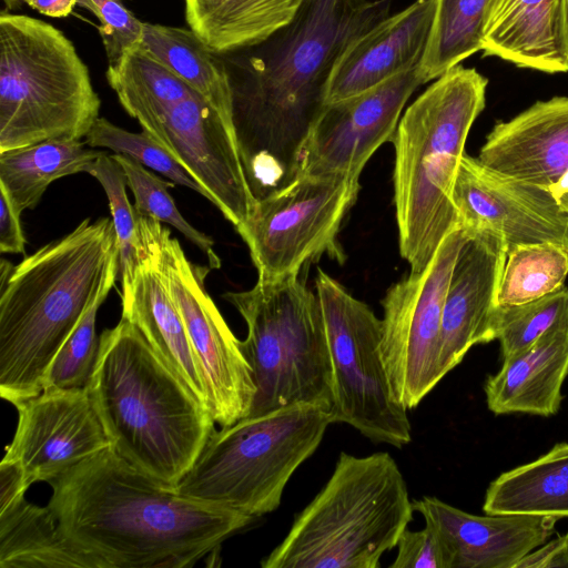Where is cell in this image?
<instances>
[{
	"label": "cell",
	"mask_w": 568,
	"mask_h": 568,
	"mask_svg": "<svg viewBox=\"0 0 568 568\" xmlns=\"http://www.w3.org/2000/svg\"><path fill=\"white\" fill-rule=\"evenodd\" d=\"M389 9L390 0H303L264 41L221 54L236 144L256 200L295 179L337 60Z\"/></svg>",
	"instance_id": "1"
},
{
	"label": "cell",
	"mask_w": 568,
	"mask_h": 568,
	"mask_svg": "<svg viewBox=\"0 0 568 568\" xmlns=\"http://www.w3.org/2000/svg\"><path fill=\"white\" fill-rule=\"evenodd\" d=\"M60 531L93 568H184L255 517L179 494L110 446L48 483Z\"/></svg>",
	"instance_id": "2"
},
{
	"label": "cell",
	"mask_w": 568,
	"mask_h": 568,
	"mask_svg": "<svg viewBox=\"0 0 568 568\" xmlns=\"http://www.w3.org/2000/svg\"><path fill=\"white\" fill-rule=\"evenodd\" d=\"M0 270V396L14 405L43 390L58 351L102 290L115 283L112 220L84 219L17 266L2 260Z\"/></svg>",
	"instance_id": "3"
},
{
	"label": "cell",
	"mask_w": 568,
	"mask_h": 568,
	"mask_svg": "<svg viewBox=\"0 0 568 568\" xmlns=\"http://www.w3.org/2000/svg\"><path fill=\"white\" fill-rule=\"evenodd\" d=\"M87 390L110 447L169 487H176L215 430L210 410L122 316L99 337Z\"/></svg>",
	"instance_id": "4"
},
{
	"label": "cell",
	"mask_w": 568,
	"mask_h": 568,
	"mask_svg": "<svg viewBox=\"0 0 568 568\" xmlns=\"http://www.w3.org/2000/svg\"><path fill=\"white\" fill-rule=\"evenodd\" d=\"M488 79L460 64L437 78L405 111L395 148L394 203L399 252L410 272L430 262L460 226L452 192L470 128L486 104Z\"/></svg>",
	"instance_id": "5"
},
{
	"label": "cell",
	"mask_w": 568,
	"mask_h": 568,
	"mask_svg": "<svg viewBox=\"0 0 568 568\" xmlns=\"http://www.w3.org/2000/svg\"><path fill=\"white\" fill-rule=\"evenodd\" d=\"M413 500L385 452H341L329 479L295 516L263 568H378L413 519Z\"/></svg>",
	"instance_id": "6"
},
{
	"label": "cell",
	"mask_w": 568,
	"mask_h": 568,
	"mask_svg": "<svg viewBox=\"0 0 568 568\" xmlns=\"http://www.w3.org/2000/svg\"><path fill=\"white\" fill-rule=\"evenodd\" d=\"M101 101L72 42L52 24L0 14V152L81 140Z\"/></svg>",
	"instance_id": "7"
},
{
	"label": "cell",
	"mask_w": 568,
	"mask_h": 568,
	"mask_svg": "<svg viewBox=\"0 0 568 568\" xmlns=\"http://www.w3.org/2000/svg\"><path fill=\"white\" fill-rule=\"evenodd\" d=\"M333 423L329 408L312 404L242 418L211 434L175 490L255 518L270 514Z\"/></svg>",
	"instance_id": "8"
},
{
	"label": "cell",
	"mask_w": 568,
	"mask_h": 568,
	"mask_svg": "<svg viewBox=\"0 0 568 568\" xmlns=\"http://www.w3.org/2000/svg\"><path fill=\"white\" fill-rule=\"evenodd\" d=\"M300 273L257 280L224 300L243 317L240 341L256 393L247 417L312 404L331 409L332 366L320 298Z\"/></svg>",
	"instance_id": "9"
},
{
	"label": "cell",
	"mask_w": 568,
	"mask_h": 568,
	"mask_svg": "<svg viewBox=\"0 0 568 568\" xmlns=\"http://www.w3.org/2000/svg\"><path fill=\"white\" fill-rule=\"evenodd\" d=\"M315 291L331 356L333 422L352 426L375 444L403 448L412 440V426L382 358V320L321 268Z\"/></svg>",
	"instance_id": "10"
},
{
	"label": "cell",
	"mask_w": 568,
	"mask_h": 568,
	"mask_svg": "<svg viewBox=\"0 0 568 568\" xmlns=\"http://www.w3.org/2000/svg\"><path fill=\"white\" fill-rule=\"evenodd\" d=\"M142 246L154 257L204 375L211 415L221 427L247 417L256 393L252 369L205 288L211 267L193 264L160 221L136 214Z\"/></svg>",
	"instance_id": "11"
},
{
	"label": "cell",
	"mask_w": 568,
	"mask_h": 568,
	"mask_svg": "<svg viewBox=\"0 0 568 568\" xmlns=\"http://www.w3.org/2000/svg\"><path fill=\"white\" fill-rule=\"evenodd\" d=\"M359 189V176L298 173L256 200L235 229L250 250L258 280L300 273L322 254L343 261L337 235Z\"/></svg>",
	"instance_id": "12"
},
{
	"label": "cell",
	"mask_w": 568,
	"mask_h": 568,
	"mask_svg": "<svg viewBox=\"0 0 568 568\" xmlns=\"http://www.w3.org/2000/svg\"><path fill=\"white\" fill-rule=\"evenodd\" d=\"M469 233L453 230L420 272L393 284L382 300L381 353L395 399L413 409L443 379L442 314L447 285Z\"/></svg>",
	"instance_id": "13"
},
{
	"label": "cell",
	"mask_w": 568,
	"mask_h": 568,
	"mask_svg": "<svg viewBox=\"0 0 568 568\" xmlns=\"http://www.w3.org/2000/svg\"><path fill=\"white\" fill-rule=\"evenodd\" d=\"M423 83L417 64L327 103L302 148L298 173L359 176L374 152L393 141L405 103Z\"/></svg>",
	"instance_id": "14"
},
{
	"label": "cell",
	"mask_w": 568,
	"mask_h": 568,
	"mask_svg": "<svg viewBox=\"0 0 568 568\" xmlns=\"http://www.w3.org/2000/svg\"><path fill=\"white\" fill-rule=\"evenodd\" d=\"M209 193L234 227L256 202L246 180L233 126L200 94L174 104L143 126Z\"/></svg>",
	"instance_id": "15"
},
{
	"label": "cell",
	"mask_w": 568,
	"mask_h": 568,
	"mask_svg": "<svg viewBox=\"0 0 568 568\" xmlns=\"http://www.w3.org/2000/svg\"><path fill=\"white\" fill-rule=\"evenodd\" d=\"M452 199L462 227L495 233L507 253L541 242L568 247V215L547 187L504 175L477 158L462 156Z\"/></svg>",
	"instance_id": "16"
},
{
	"label": "cell",
	"mask_w": 568,
	"mask_h": 568,
	"mask_svg": "<svg viewBox=\"0 0 568 568\" xmlns=\"http://www.w3.org/2000/svg\"><path fill=\"white\" fill-rule=\"evenodd\" d=\"M13 406L18 424L3 459L21 467L29 487L110 446L87 388H44Z\"/></svg>",
	"instance_id": "17"
},
{
	"label": "cell",
	"mask_w": 568,
	"mask_h": 568,
	"mask_svg": "<svg viewBox=\"0 0 568 568\" xmlns=\"http://www.w3.org/2000/svg\"><path fill=\"white\" fill-rule=\"evenodd\" d=\"M468 233L455 261L444 300L439 354L443 377L474 345L494 341L491 320L507 257L506 246L490 231Z\"/></svg>",
	"instance_id": "18"
},
{
	"label": "cell",
	"mask_w": 568,
	"mask_h": 568,
	"mask_svg": "<svg viewBox=\"0 0 568 568\" xmlns=\"http://www.w3.org/2000/svg\"><path fill=\"white\" fill-rule=\"evenodd\" d=\"M437 531L448 568H514L552 535L557 518L534 515L477 516L436 497L413 500Z\"/></svg>",
	"instance_id": "19"
},
{
	"label": "cell",
	"mask_w": 568,
	"mask_h": 568,
	"mask_svg": "<svg viewBox=\"0 0 568 568\" xmlns=\"http://www.w3.org/2000/svg\"><path fill=\"white\" fill-rule=\"evenodd\" d=\"M477 159L521 182L547 187L568 171V97L537 101L497 122Z\"/></svg>",
	"instance_id": "20"
},
{
	"label": "cell",
	"mask_w": 568,
	"mask_h": 568,
	"mask_svg": "<svg viewBox=\"0 0 568 568\" xmlns=\"http://www.w3.org/2000/svg\"><path fill=\"white\" fill-rule=\"evenodd\" d=\"M437 0H416L354 40L337 60L326 104L366 91L420 63Z\"/></svg>",
	"instance_id": "21"
},
{
	"label": "cell",
	"mask_w": 568,
	"mask_h": 568,
	"mask_svg": "<svg viewBox=\"0 0 568 568\" xmlns=\"http://www.w3.org/2000/svg\"><path fill=\"white\" fill-rule=\"evenodd\" d=\"M141 248L131 291L121 298L122 317L138 327L161 359L210 410L206 382L181 313L154 257L142 244Z\"/></svg>",
	"instance_id": "22"
},
{
	"label": "cell",
	"mask_w": 568,
	"mask_h": 568,
	"mask_svg": "<svg viewBox=\"0 0 568 568\" xmlns=\"http://www.w3.org/2000/svg\"><path fill=\"white\" fill-rule=\"evenodd\" d=\"M484 57L545 73L568 72L561 0H493L483 37Z\"/></svg>",
	"instance_id": "23"
},
{
	"label": "cell",
	"mask_w": 568,
	"mask_h": 568,
	"mask_svg": "<svg viewBox=\"0 0 568 568\" xmlns=\"http://www.w3.org/2000/svg\"><path fill=\"white\" fill-rule=\"evenodd\" d=\"M568 376V325L542 335L529 348L503 361L484 386L489 410L497 415L525 413L549 417L562 402Z\"/></svg>",
	"instance_id": "24"
},
{
	"label": "cell",
	"mask_w": 568,
	"mask_h": 568,
	"mask_svg": "<svg viewBox=\"0 0 568 568\" xmlns=\"http://www.w3.org/2000/svg\"><path fill=\"white\" fill-rule=\"evenodd\" d=\"M303 0H184L190 29L214 52L255 45L287 24Z\"/></svg>",
	"instance_id": "25"
},
{
	"label": "cell",
	"mask_w": 568,
	"mask_h": 568,
	"mask_svg": "<svg viewBox=\"0 0 568 568\" xmlns=\"http://www.w3.org/2000/svg\"><path fill=\"white\" fill-rule=\"evenodd\" d=\"M483 510L568 517V443L556 444L539 458L498 476L486 491Z\"/></svg>",
	"instance_id": "26"
},
{
	"label": "cell",
	"mask_w": 568,
	"mask_h": 568,
	"mask_svg": "<svg viewBox=\"0 0 568 568\" xmlns=\"http://www.w3.org/2000/svg\"><path fill=\"white\" fill-rule=\"evenodd\" d=\"M1 568H93L60 531L50 507L26 496L0 509Z\"/></svg>",
	"instance_id": "27"
},
{
	"label": "cell",
	"mask_w": 568,
	"mask_h": 568,
	"mask_svg": "<svg viewBox=\"0 0 568 568\" xmlns=\"http://www.w3.org/2000/svg\"><path fill=\"white\" fill-rule=\"evenodd\" d=\"M141 49L204 98L233 126L231 88L223 59L191 29L144 22Z\"/></svg>",
	"instance_id": "28"
},
{
	"label": "cell",
	"mask_w": 568,
	"mask_h": 568,
	"mask_svg": "<svg viewBox=\"0 0 568 568\" xmlns=\"http://www.w3.org/2000/svg\"><path fill=\"white\" fill-rule=\"evenodd\" d=\"M81 140H48L0 152V187L21 214L33 209L55 180L89 172L102 151Z\"/></svg>",
	"instance_id": "29"
},
{
	"label": "cell",
	"mask_w": 568,
	"mask_h": 568,
	"mask_svg": "<svg viewBox=\"0 0 568 568\" xmlns=\"http://www.w3.org/2000/svg\"><path fill=\"white\" fill-rule=\"evenodd\" d=\"M106 79L124 110L142 128L196 93L141 48L126 53L118 65L108 67Z\"/></svg>",
	"instance_id": "30"
},
{
	"label": "cell",
	"mask_w": 568,
	"mask_h": 568,
	"mask_svg": "<svg viewBox=\"0 0 568 568\" xmlns=\"http://www.w3.org/2000/svg\"><path fill=\"white\" fill-rule=\"evenodd\" d=\"M493 0H437L430 36L419 63L424 83L483 49Z\"/></svg>",
	"instance_id": "31"
},
{
	"label": "cell",
	"mask_w": 568,
	"mask_h": 568,
	"mask_svg": "<svg viewBox=\"0 0 568 568\" xmlns=\"http://www.w3.org/2000/svg\"><path fill=\"white\" fill-rule=\"evenodd\" d=\"M568 247L555 242L520 245L507 253L496 305L525 304L565 286Z\"/></svg>",
	"instance_id": "32"
},
{
	"label": "cell",
	"mask_w": 568,
	"mask_h": 568,
	"mask_svg": "<svg viewBox=\"0 0 568 568\" xmlns=\"http://www.w3.org/2000/svg\"><path fill=\"white\" fill-rule=\"evenodd\" d=\"M568 325V287L538 300L513 306L496 305L493 339L500 343L503 361L529 348L546 333Z\"/></svg>",
	"instance_id": "33"
},
{
	"label": "cell",
	"mask_w": 568,
	"mask_h": 568,
	"mask_svg": "<svg viewBox=\"0 0 568 568\" xmlns=\"http://www.w3.org/2000/svg\"><path fill=\"white\" fill-rule=\"evenodd\" d=\"M113 156L122 166L126 185L133 192L136 214L172 225L205 253L211 268H220L221 260L213 248L212 239L182 216L169 193L175 183L164 181L126 155L114 153Z\"/></svg>",
	"instance_id": "34"
},
{
	"label": "cell",
	"mask_w": 568,
	"mask_h": 568,
	"mask_svg": "<svg viewBox=\"0 0 568 568\" xmlns=\"http://www.w3.org/2000/svg\"><path fill=\"white\" fill-rule=\"evenodd\" d=\"M88 173L100 182L109 199L111 220L119 246L121 298H123L131 291L142 253L136 212L128 199L123 169L113 155L101 152Z\"/></svg>",
	"instance_id": "35"
},
{
	"label": "cell",
	"mask_w": 568,
	"mask_h": 568,
	"mask_svg": "<svg viewBox=\"0 0 568 568\" xmlns=\"http://www.w3.org/2000/svg\"><path fill=\"white\" fill-rule=\"evenodd\" d=\"M85 143L91 148L103 146L116 154L126 155L211 201L200 183L145 131L129 132L104 118H99L88 132Z\"/></svg>",
	"instance_id": "36"
},
{
	"label": "cell",
	"mask_w": 568,
	"mask_h": 568,
	"mask_svg": "<svg viewBox=\"0 0 568 568\" xmlns=\"http://www.w3.org/2000/svg\"><path fill=\"white\" fill-rule=\"evenodd\" d=\"M114 284L106 285L58 351L43 379L44 388H87L98 358L97 314Z\"/></svg>",
	"instance_id": "37"
},
{
	"label": "cell",
	"mask_w": 568,
	"mask_h": 568,
	"mask_svg": "<svg viewBox=\"0 0 568 568\" xmlns=\"http://www.w3.org/2000/svg\"><path fill=\"white\" fill-rule=\"evenodd\" d=\"M77 4L100 20L99 33L109 67L118 65L126 53L141 48L144 22L125 7L123 0H77Z\"/></svg>",
	"instance_id": "38"
},
{
	"label": "cell",
	"mask_w": 568,
	"mask_h": 568,
	"mask_svg": "<svg viewBox=\"0 0 568 568\" xmlns=\"http://www.w3.org/2000/svg\"><path fill=\"white\" fill-rule=\"evenodd\" d=\"M395 548L397 555L389 568H448L443 542L428 523L420 530L406 528Z\"/></svg>",
	"instance_id": "39"
},
{
	"label": "cell",
	"mask_w": 568,
	"mask_h": 568,
	"mask_svg": "<svg viewBox=\"0 0 568 568\" xmlns=\"http://www.w3.org/2000/svg\"><path fill=\"white\" fill-rule=\"evenodd\" d=\"M26 239L20 223V213L6 191L0 187V252L24 253Z\"/></svg>",
	"instance_id": "40"
},
{
	"label": "cell",
	"mask_w": 568,
	"mask_h": 568,
	"mask_svg": "<svg viewBox=\"0 0 568 568\" xmlns=\"http://www.w3.org/2000/svg\"><path fill=\"white\" fill-rule=\"evenodd\" d=\"M568 568V532L545 541L523 557L514 568Z\"/></svg>",
	"instance_id": "41"
},
{
	"label": "cell",
	"mask_w": 568,
	"mask_h": 568,
	"mask_svg": "<svg viewBox=\"0 0 568 568\" xmlns=\"http://www.w3.org/2000/svg\"><path fill=\"white\" fill-rule=\"evenodd\" d=\"M28 488L21 467L2 458L0 463V509L24 496Z\"/></svg>",
	"instance_id": "42"
},
{
	"label": "cell",
	"mask_w": 568,
	"mask_h": 568,
	"mask_svg": "<svg viewBox=\"0 0 568 568\" xmlns=\"http://www.w3.org/2000/svg\"><path fill=\"white\" fill-rule=\"evenodd\" d=\"M8 8H12L21 2H26L31 8L36 9L42 14L62 18L69 16L77 0H3Z\"/></svg>",
	"instance_id": "43"
},
{
	"label": "cell",
	"mask_w": 568,
	"mask_h": 568,
	"mask_svg": "<svg viewBox=\"0 0 568 568\" xmlns=\"http://www.w3.org/2000/svg\"><path fill=\"white\" fill-rule=\"evenodd\" d=\"M561 31L564 48L568 58V0H561Z\"/></svg>",
	"instance_id": "44"
}]
</instances>
